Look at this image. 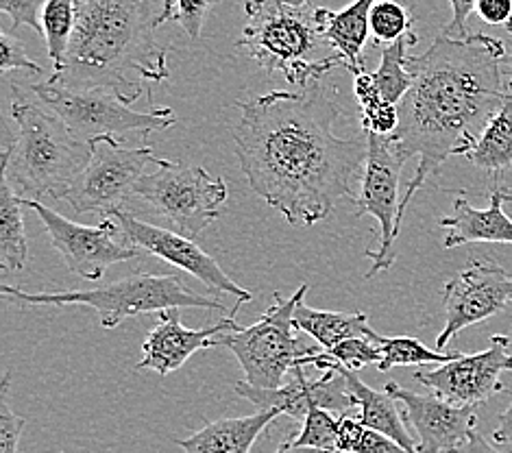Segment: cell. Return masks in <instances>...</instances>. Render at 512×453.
<instances>
[{
    "mask_svg": "<svg viewBox=\"0 0 512 453\" xmlns=\"http://www.w3.org/2000/svg\"><path fill=\"white\" fill-rule=\"evenodd\" d=\"M353 92L360 103V120L364 133H377V136H393L399 125V109L384 101L373 81V72H360L353 77Z\"/></svg>",
    "mask_w": 512,
    "mask_h": 453,
    "instance_id": "cell-28",
    "label": "cell"
},
{
    "mask_svg": "<svg viewBox=\"0 0 512 453\" xmlns=\"http://www.w3.org/2000/svg\"><path fill=\"white\" fill-rule=\"evenodd\" d=\"M275 453H316L314 449H308V447H297L292 440H286V443H282L277 447Z\"/></svg>",
    "mask_w": 512,
    "mask_h": 453,
    "instance_id": "cell-42",
    "label": "cell"
},
{
    "mask_svg": "<svg viewBox=\"0 0 512 453\" xmlns=\"http://www.w3.org/2000/svg\"><path fill=\"white\" fill-rule=\"evenodd\" d=\"M456 453H504V451L495 449V447L489 443V440H486L482 434L473 432V434H471V438L467 440V443L462 445Z\"/></svg>",
    "mask_w": 512,
    "mask_h": 453,
    "instance_id": "cell-41",
    "label": "cell"
},
{
    "mask_svg": "<svg viewBox=\"0 0 512 453\" xmlns=\"http://www.w3.org/2000/svg\"><path fill=\"white\" fill-rule=\"evenodd\" d=\"M295 325L306 332L323 351L334 349L340 342L349 338H367L380 342V334L369 323V314L364 312H327L314 310L306 305V297H301L295 308Z\"/></svg>",
    "mask_w": 512,
    "mask_h": 453,
    "instance_id": "cell-23",
    "label": "cell"
},
{
    "mask_svg": "<svg viewBox=\"0 0 512 453\" xmlns=\"http://www.w3.org/2000/svg\"><path fill=\"white\" fill-rule=\"evenodd\" d=\"M375 3L377 0H353L351 5H347L340 11L321 7V18H323L327 40L332 42V46L340 55H343L345 66L353 77L367 70L364 68L362 48L371 35L369 20H371V9Z\"/></svg>",
    "mask_w": 512,
    "mask_h": 453,
    "instance_id": "cell-22",
    "label": "cell"
},
{
    "mask_svg": "<svg viewBox=\"0 0 512 453\" xmlns=\"http://www.w3.org/2000/svg\"><path fill=\"white\" fill-rule=\"evenodd\" d=\"M336 373L345 377L349 395L356 399V408L360 410L358 419L362 425L397 440L401 447H406L412 453H419L417 438L408 430L404 414L397 410V401L390 397L386 390L380 393V390L367 386L356 373L343 369V366H338Z\"/></svg>",
    "mask_w": 512,
    "mask_h": 453,
    "instance_id": "cell-21",
    "label": "cell"
},
{
    "mask_svg": "<svg viewBox=\"0 0 512 453\" xmlns=\"http://www.w3.org/2000/svg\"><path fill=\"white\" fill-rule=\"evenodd\" d=\"M20 201L22 207L33 210L42 218L53 247L62 253L70 271L83 279L99 281L109 266L136 260L144 253L123 238L112 218H103L101 225L96 227L79 225L40 201L22 197Z\"/></svg>",
    "mask_w": 512,
    "mask_h": 453,
    "instance_id": "cell-12",
    "label": "cell"
},
{
    "mask_svg": "<svg viewBox=\"0 0 512 453\" xmlns=\"http://www.w3.org/2000/svg\"><path fill=\"white\" fill-rule=\"evenodd\" d=\"M460 190L454 201V214L438 220V225L447 229L443 240L445 249H456L462 244H512V218L504 210V186L499 181L493 183L489 192V207L478 210Z\"/></svg>",
    "mask_w": 512,
    "mask_h": 453,
    "instance_id": "cell-19",
    "label": "cell"
},
{
    "mask_svg": "<svg viewBox=\"0 0 512 453\" xmlns=\"http://www.w3.org/2000/svg\"><path fill=\"white\" fill-rule=\"evenodd\" d=\"M510 303L512 273L493 260L475 257L443 288L445 327L436 338V351H443L467 327L504 312Z\"/></svg>",
    "mask_w": 512,
    "mask_h": 453,
    "instance_id": "cell-13",
    "label": "cell"
},
{
    "mask_svg": "<svg viewBox=\"0 0 512 453\" xmlns=\"http://www.w3.org/2000/svg\"><path fill=\"white\" fill-rule=\"evenodd\" d=\"M218 0H175V22L188 33L190 40H199L210 11Z\"/></svg>",
    "mask_w": 512,
    "mask_h": 453,
    "instance_id": "cell-35",
    "label": "cell"
},
{
    "mask_svg": "<svg viewBox=\"0 0 512 453\" xmlns=\"http://www.w3.org/2000/svg\"><path fill=\"white\" fill-rule=\"evenodd\" d=\"M419 42L414 33L404 35V38L393 42L384 48L380 66L373 72V81L377 90L384 96V101L390 105H399L401 99L408 94L412 85V75L408 70V48Z\"/></svg>",
    "mask_w": 512,
    "mask_h": 453,
    "instance_id": "cell-26",
    "label": "cell"
},
{
    "mask_svg": "<svg viewBox=\"0 0 512 453\" xmlns=\"http://www.w3.org/2000/svg\"><path fill=\"white\" fill-rule=\"evenodd\" d=\"M384 390L404 406V419L417 434L419 453H456L478 425L475 406H456L438 395H419L397 382H388Z\"/></svg>",
    "mask_w": 512,
    "mask_h": 453,
    "instance_id": "cell-16",
    "label": "cell"
},
{
    "mask_svg": "<svg viewBox=\"0 0 512 453\" xmlns=\"http://www.w3.org/2000/svg\"><path fill=\"white\" fill-rule=\"evenodd\" d=\"M175 20V0H77V27L66 64L51 72L68 88L114 92L131 105L140 99L142 81L170 77L168 51L157 29Z\"/></svg>",
    "mask_w": 512,
    "mask_h": 453,
    "instance_id": "cell-3",
    "label": "cell"
},
{
    "mask_svg": "<svg viewBox=\"0 0 512 453\" xmlns=\"http://www.w3.org/2000/svg\"><path fill=\"white\" fill-rule=\"evenodd\" d=\"M340 419L343 414L314 408L303 419L301 432L292 443L314 449L316 453H340Z\"/></svg>",
    "mask_w": 512,
    "mask_h": 453,
    "instance_id": "cell-31",
    "label": "cell"
},
{
    "mask_svg": "<svg viewBox=\"0 0 512 453\" xmlns=\"http://www.w3.org/2000/svg\"><path fill=\"white\" fill-rule=\"evenodd\" d=\"M504 210H508V216L512 218V190L504 186Z\"/></svg>",
    "mask_w": 512,
    "mask_h": 453,
    "instance_id": "cell-43",
    "label": "cell"
},
{
    "mask_svg": "<svg viewBox=\"0 0 512 453\" xmlns=\"http://www.w3.org/2000/svg\"><path fill=\"white\" fill-rule=\"evenodd\" d=\"M465 157L475 168L486 170L497 181L512 166V81L506 85L504 105L489 120Z\"/></svg>",
    "mask_w": 512,
    "mask_h": 453,
    "instance_id": "cell-24",
    "label": "cell"
},
{
    "mask_svg": "<svg viewBox=\"0 0 512 453\" xmlns=\"http://www.w3.org/2000/svg\"><path fill=\"white\" fill-rule=\"evenodd\" d=\"M247 22L236 42L268 75H282L299 90L345 66L327 40L321 7L295 0H247Z\"/></svg>",
    "mask_w": 512,
    "mask_h": 453,
    "instance_id": "cell-4",
    "label": "cell"
},
{
    "mask_svg": "<svg viewBox=\"0 0 512 453\" xmlns=\"http://www.w3.org/2000/svg\"><path fill=\"white\" fill-rule=\"evenodd\" d=\"M238 107L234 144L242 175L288 225L312 227L340 199H356L369 136H336L343 107L334 85L319 81L299 92L273 90Z\"/></svg>",
    "mask_w": 512,
    "mask_h": 453,
    "instance_id": "cell-1",
    "label": "cell"
},
{
    "mask_svg": "<svg viewBox=\"0 0 512 453\" xmlns=\"http://www.w3.org/2000/svg\"><path fill=\"white\" fill-rule=\"evenodd\" d=\"M382 349V362L377 364V371L388 373L395 366H423V364H447L456 358L460 351L447 353L425 347L417 338H380L377 342Z\"/></svg>",
    "mask_w": 512,
    "mask_h": 453,
    "instance_id": "cell-30",
    "label": "cell"
},
{
    "mask_svg": "<svg viewBox=\"0 0 512 453\" xmlns=\"http://www.w3.org/2000/svg\"><path fill=\"white\" fill-rule=\"evenodd\" d=\"M295 3H312V0H295Z\"/></svg>",
    "mask_w": 512,
    "mask_h": 453,
    "instance_id": "cell-45",
    "label": "cell"
},
{
    "mask_svg": "<svg viewBox=\"0 0 512 453\" xmlns=\"http://www.w3.org/2000/svg\"><path fill=\"white\" fill-rule=\"evenodd\" d=\"M475 11L486 24H506L512 20V0H478Z\"/></svg>",
    "mask_w": 512,
    "mask_h": 453,
    "instance_id": "cell-39",
    "label": "cell"
},
{
    "mask_svg": "<svg viewBox=\"0 0 512 453\" xmlns=\"http://www.w3.org/2000/svg\"><path fill=\"white\" fill-rule=\"evenodd\" d=\"M277 416V410H258L238 419H218L188 438L175 440V445L184 453H249Z\"/></svg>",
    "mask_w": 512,
    "mask_h": 453,
    "instance_id": "cell-20",
    "label": "cell"
},
{
    "mask_svg": "<svg viewBox=\"0 0 512 453\" xmlns=\"http://www.w3.org/2000/svg\"><path fill=\"white\" fill-rule=\"evenodd\" d=\"M75 27L77 0H46L42 11V38L46 40L48 57L53 61V72H59L66 64Z\"/></svg>",
    "mask_w": 512,
    "mask_h": 453,
    "instance_id": "cell-27",
    "label": "cell"
},
{
    "mask_svg": "<svg viewBox=\"0 0 512 453\" xmlns=\"http://www.w3.org/2000/svg\"><path fill=\"white\" fill-rule=\"evenodd\" d=\"M369 136L367 164L360 181V197L356 203V216H373L380 223V249H367V257L373 260V266L364 279H373L377 273L388 271L397 260L395 240L399 236V179L404 170V159L395 151L390 136Z\"/></svg>",
    "mask_w": 512,
    "mask_h": 453,
    "instance_id": "cell-11",
    "label": "cell"
},
{
    "mask_svg": "<svg viewBox=\"0 0 512 453\" xmlns=\"http://www.w3.org/2000/svg\"><path fill=\"white\" fill-rule=\"evenodd\" d=\"M292 373H295V379L275 390L253 388L242 379V382H236V395L251 401L258 410H277L279 414L301 421L314 408L338 414L356 408V399L349 395L345 377L340 373L325 371L314 382H310L306 373H303V366H297Z\"/></svg>",
    "mask_w": 512,
    "mask_h": 453,
    "instance_id": "cell-17",
    "label": "cell"
},
{
    "mask_svg": "<svg viewBox=\"0 0 512 453\" xmlns=\"http://www.w3.org/2000/svg\"><path fill=\"white\" fill-rule=\"evenodd\" d=\"M166 162L149 146L127 149L114 136L90 142V159L68 194V203L79 214H103L105 218L136 197L140 181Z\"/></svg>",
    "mask_w": 512,
    "mask_h": 453,
    "instance_id": "cell-10",
    "label": "cell"
},
{
    "mask_svg": "<svg viewBox=\"0 0 512 453\" xmlns=\"http://www.w3.org/2000/svg\"><path fill=\"white\" fill-rule=\"evenodd\" d=\"M242 305L238 301L223 321H218L203 329H188L181 323L179 310H164L157 314V325L151 329L142 345V360L138 362V371H155L157 375H168L179 371L194 353L201 349L216 347V336L229 332H238L236 312Z\"/></svg>",
    "mask_w": 512,
    "mask_h": 453,
    "instance_id": "cell-18",
    "label": "cell"
},
{
    "mask_svg": "<svg viewBox=\"0 0 512 453\" xmlns=\"http://www.w3.org/2000/svg\"><path fill=\"white\" fill-rule=\"evenodd\" d=\"M414 18L406 5L397 3V0H377L371 9V38L375 44L390 46L393 42L401 40L404 35L412 33Z\"/></svg>",
    "mask_w": 512,
    "mask_h": 453,
    "instance_id": "cell-33",
    "label": "cell"
},
{
    "mask_svg": "<svg viewBox=\"0 0 512 453\" xmlns=\"http://www.w3.org/2000/svg\"><path fill=\"white\" fill-rule=\"evenodd\" d=\"M506 53L493 35L456 40L441 33L428 51L408 57L412 85L397 105L399 125L390 142L404 162L419 157V164L399 203V229L414 194L449 157L467 155L504 105Z\"/></svg>",
    "mask_w": 512,
    "mask_h": 453,
    "instance_id": "cell-2",
    "label": "cell"
},
{
    "mask_svg": "<svg viewBox=\"0 0 512 453\" xmlns=\"http://www.w3.org/2000/svg\"><path fill=\"white\" fill-rule=\"evenodd\" d=\"M9 70H27L33 72V75H42L44 72L40 64L29 59L22 42H18L11 33H0V72L5 75Z\"/></svg>",
    "mask_w": 512,
    "mask_h": 453,
    "instance_id": "cell-37",
    "label": "cell"
},
{
    "mask_svg": "<svg viewBox=\"0 0 512 453\" xmlns=\"http://www.w3.org/2000/svg\"><path fill=\"white\" fill-rule=\"evenodd\" d=\"M493 443H497V445L512 443V401H510V406L502 414H499V425L493 432Z\"/></svg>",
    "mask_w": 512,
    "mask_h": 453,
    "instance_id": "cell-40",
    "label": "cell"
},
{
    "mask_svg": "<svg viewBox=\"0 0 512 453\" xmlns=\"http://www.w3.org/2000/svg\"><path fill=\"white\" fill-rule=\"evenodd\" d=\"M0 295L20 305H85L101 318L103 329H116L133 316L160 314L164 310L199 308L227 312L221 301L192 292L175 273H133L112 284L90 290L59 292H24L14 286H3Z\"/></svg>",
    "mask_w": 512,
    "mask_h": 453,
    "instance_id": "cell-6",
    "label": "cell"
},
{
    "mask_svg": "<svg viewBox=\"0 0 512 453\" xmlns=\"http://www.w3.org/2000/svg\"><path fill=\"white\" fill-rule=\"evenodd\" d=\"M107 218L114 220L120 234H123V238L129 244H133V247H138L144 253H151L155 257H160V260L181 268V271H186L188 275L203 281L207 288H212L216 292H227V295L236 297L242 303L253 301V295L249 290L238 286L236 281L216 264L212 255H207L197 242L181 236L179 231H168L164 227L149 225L125 210H118L114 214H109Z\"/></svg>",
    "mask_w": 512,
    "mask_h": 453,
    "instance_id": "cell-15",
    "label": "cell"
},
{
    "mask_svg": "<svg viewBox=\"0 0 512 453\" xmlns=\"http://www.w3.org/2000/svg\"><path fill=\"white\" fill-rule=\"evenodd\" d=\"M29 242L24 231L22 201L11 188L5 166L0 164V266L18 273L27 264Z\"/></svg>",
    "mask_w": 512,
    "mask_h": 453,
    "instance_id": "cell-25",
    "label": "cell"
},
{
    "mask_svg": "<svg viewBox=\"0 0 512 453\" xmlns=\"http://www.w3.org/2000/svg\"><path fill=\"white\" fill-rule=\"evenodd\" d=\"M508 349L510 338L506 334H495L484 351L473 355L458 353L454 360L441 364L434 371H417L414 379L432 390V395L443 397L456 406L478 408L506 390L499 375L512 371V353Z\"/></svg>",
    "mask_w": 512,
    "mask_h": 453,
    "instance_id": "cell-14",
    "label": "cell"
},
{
    "mask_svg": "<svg viewBox=\"0 0 512 453\" xmlns=\"http://www.w3.org/2000/svg\"><path fill=\"white\" fill-rule=\"evenodd\" d=\"M340 453H412L397 440L362 425L358 416L347 412L340 419Z\"/></svg>",
    "mask_w": 512,
    "mask_h": 453,
    "instance_id": "cell-32",
    "label": "cell"
},
{
    "mask_svg": "<svg viewBox=\"0 0 512 453\" xmlns=\"http://www.w3.org/2000/svg\"><path fill=\"white\" fill-rule=\"evenodd\" d=\"M153 210L168 218L181 236L197 240L205 227L216 223L229 197L225 179L212 177L201 166L166 162L146 175L136 190Z\"/></svg>",
    "mask_w": 512,
    "mask_h": 453,
    "instance_id": "cell-9",
    "label": "cell"
},
{
    "mask_svg": "<svg viewBox=\"0 0 512 453\" xmlns=\"http://www.w3.org/2000/svg\"><path fill=\"white\" fill-rule=\"evenodd\" d=\"M449 5H451V20L443 29V33L456 40L469 38L471 31L467 27V20L471 16V11H475L478 0H449Z\"/></svg>",
    "mask_w": 512,
    "mask_h": 453,
    "instance_id": "cell-38",
    "label": "cell"
},
{
    "mask_svg": "<svg viewBox=\"0 0 512 453\" xmlns=\"http://www.w3.org/2000/svg\"><path fill=\"white\" fill-rule=\"evenodd\" d=\"M31 92L66 122L77 140L90 144L101 136H127L140 133L149 138L153 131H164L175 125V112L170 107H157L149 96V112H136L118 99L114 92L96 88H68V85L46 79L31 85Z\"/></svg>",
    "mask_w": 512,
    "mask_h": 453,
    "instance_id": "cell-8",
    "label": "cell"
},
{
    "mask_svg": "<svg viewBox=\"0 0 512 453\" xmlns=\"http://www.w3.org/2000/svg\"><path fill=\"white\" fill-rule=\"evenodd\" d=\"M46 0H0V11L11 18V31L31 27L42 35V11Z\"/></svg>",
    "mask_w": 512,
    "mask_h": 453,
    "instance_id": "cell-36",
    "label": "cell"
},
{
    "mask_svg": "<svg viewBox=\"0 0 512 453\" xmlns=\"http://www.w3.org/2000/svg\"><path fill=\"white\" fill-rule=\"evenodd\" d=\"M11 94V118L18 127V136L3 151L9 181L31 201L44 205L68 201L72 186L90 159V144L72 136L57 114L24 99L18 83H14Z\"/></svg>",
    "mask_w": 512,
    "mask_h": 453,
    "instance_id": "cell-5",
    "label": "cell"
},
{
    "mask_svg": "<svg viewBox=\"0 0 512 453\" xmlns=\"http://www.w3.org/2000/svg\"><path fill=\"white\" fill-rule=\"evenodd\" d=\"M306 295L308 284H303L286 301L279 299L282 295L275 292L273 303L268 305L258 323L240 327L238 332H229L214 340L216 347H227L236 355L249 386L264 390L282 388L288 371L306 366L308 355L316 353L314 347L295 334V308L299 299Z\"/></svg>",
    "mask_w": 512,
    "mask_h": 453,
    "instance_id": "cell-7",
    "label": "cell"
},
{
    "mask_svg": "<svg viewBox=\"0 0 512 453\" xmlns=\"http://www.w3.org/2000/svg\"><path fill=\"white\" fill-rule=\"evenodd\" d=\"M506 29H508V33H510V38H512V20L506 24ZM504 64H508V68L512 70V48H510V53H506V59H504Z\"/></svg>",
    "mask_w": 512,
    "mask_h": 453,
    "instance_id": "cell-44",
    "label": "cell"
},
{
    "mask_svg": "<svg viewBox=\"0 0 512 453\" xmlns=\"http://www.w3.org/2000/svg\"><path fill=\"white\" fill-rule=\"evenodd\" d=\"M382 362V349L377 342L367 338H349L340 342L329 351H316L306 358V366H314L321 371H336L338 366H343L347 371L358 373L364 366L380 364Z\"/></svg>",
    "mask_w": 512,
    "mask_h": 453,
    "instance_id": "cell-29",
    "label": "cell"
},
{
    "mask_svg": "<svg viewBox=\"0 0 512 453\" xmlns=\"http://www.w3.org/2000/svg\"><path fill=\"white\" fill-rule=\"evenodd\" d=\"M9 393V373L3 377V386H0V453H18V443L27 419L11 412L7 403Z\"/></svg>",
    "mask_w": 512,
    "mask_h": 453,
    "instance_id": "cell-34",
    "label": "cell"
}]
</instances>
